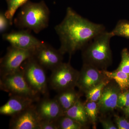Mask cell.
<instances>
[{"label":"cell","mask_w":129,"mask_h":129,"mask_svg":"<svg viewBox=\"0 0 129 129\" xmlns=\"http://www.w3.org/2000/svg\"><path fill=\"white\" fill-rule=\"evenodd\" d=\"M59 37V50L70 57L81 50L98 35L106 31L104 25L92 22L78 14L70 7L67 9L64 19L55 27Z\"/></svg>","instance_id":"cell-1"},{"label":"cell","mask_w":129,"mask_h":129,"mask_svg":"<svg viewBox=\"0 0 129 129\" xmlns=\"http://www.w3.org/2000/svg\"><path fill=\"white\" fill-rule=\"evenodd\" d=\"M113 36L111 31L106 30L91 40L81 50L83 63L90 64L100 70H107L112 62L110 43Z\"/></svg>","instance_id":"cell-2"},{"label":"cell","mask_w":129,"mask_h":129,"mask_svg":"<svg viewBox=\"0 0 129 129\" xmlns=\"http://www.w3.org/2000/svg\"><path fill=\"white\" fill-rule=\"evenodd\" d=\"M50 16V10L44 1H28L21 7L14 22L20 28L39 34L48 27Z\"/></svg>","instance_id":"cell-3"},{"label":"cell","mask_w":129,"mask_h":129,"mask_svg":"<svg viewBox=\"0 0 129 129\" xmlns=\"http://www.w3.org/2000/svg\"><path fill=\"white\" fill-rule=\"evenodd\" d=\"M28 84L39 95L48 96V80L45 69L34 58H28L21 67Z\"/></svg>","instance_id":"cell-4"},{"label":"cell","mask_w":129,"mask_h":129,"mask_svg":"<svg viewBox=\"0 0 129 129\" xmlns=\"http://www.w3.org/2000/svg\"><path fill=\"white\" fill-rule=\"evenodd\" d=\"M0 89L10 96L19 95L40 100V95L30 88L21 68L17 72L1 76Z\"/></svg>","instance_id":"cell-5"},{"label":"cell","mask_w":129,"mask_h":129,"mask_svg":"<svg viewBox=\"0 0 129 129\" xmlns=\"http://www.w3.org/2000/svg\"><path fill=\"white\" fill-rule=\"evenodd\" d=\"M51 72L49 84L51 88L56 92L76 87L79 72L73 68L70 62H63Z\"/></svg>","instance_id":"cell-6"},{"label":"cell","mask_w":129,"mask_h":129,"mask_svg":"<svg viewBox=\"0 0 129 129\" xmlns=\"http://www.w3.org/2000/svg\"><path fill=\"white\" fill-rule=\"evenodd\" d=\"M34 52L11 45L8 48L5 55L1 59V76L11 74L20 69L26 60L33 56Z\"/></svg>","instance_id":"cell-7"},{"label":"cell","mask_w":129,"mask_h":129,"mask_svg":"<svg viewBox=\"0 0 129 129\" xmlns=\"http://www.w3.org/2000/svg\"><path fill=\"white\" fill-rule=\"evenodd\" d=\"M63 56L59 50L43 41L35 51L33 57L45 69L52 71L62 63Z\"/></svg>","instance_id":"cell-8"},{"label":"cell","mask_w":129,"mask_h":129,"mask_svg":"<svg viewBox=\"0 0 129 129\" xmlns=\"http://www.w3.org/2000/svg\"><path fill=\"white\" fill-rule=\"evenodd\" d=\"M108 79L103 70L90 64L83 63L79 72L76 87L80 92L85 93Z\"/></svg>","instance_id":"cell-9"},{"label":"cell","mask_w":129,"mask_h":129,"mask_svg":"<svg viewBox=\"0 0 129 129\" xmlns=\"http://www.w3.org/2000/svg\"><path fill=\"white\" fill-rule=\"evenodd\" d=\"M30 31L27 29L12 31L3 34V38L12 46L35 51L43 41L32 35Z\"/></svg>","instance_id":"cell-10"},{"label":"cell","mask_w":129,"mask_h":129,"mask_svg":"<svg viewBox=\"0 0 129 129\" xmlns=\"http://www.w3.org/2000/svg\"><path fill=\"white\" fill-rule=\"evenodd\" d=\"M41 120L34 104L12 116L9 122V128L39 129Z\"/></svg>","instance_id":"cell-11"},{"label":"cell","mask_w":129,"mask_h":129,"mask_svg":"<svg viewBox=\"0 0 129 129\" xmlns=\"http://www.w3.org/2000/svg\"><path fill=\"white\" fill-rule=\"evenodd\" d=\"M38 114L42 120L56 121L64 115L63 112L55 98L50 99L48 96L40 99L36 104Z\"/></svg>","instance_id":"cell-12"},{"label":"cell","mask_w":129,"mask_h":129,"mask_svg":"<svg viewBox=\"0 0 129 129\" xmlns=\"http://www.w3.org/2000/svg\"><path fill=\"white\" fill-rule=\"evenodd\" d=\"M111 81L104 88L97 102L99 112L102 113L113 111L117 108L118 98L122 92L117 84L111 83Z\"/></svg>","instance_id":"cell-13"},{"label":"cell","mask_w":129,"mask_h":129,"mask_svg":"<svg viewBox=\"0 0 129 129\" xmlns=\"http://www.w3.org/2000/svg\"><path fill=\"white\" fill-rule=\"evenodd\" d=\"M10 96L7 102L0 107L1 115L11 117L23 111L39 100L21 96Z\"/></svg>","instance_id":"cell-14"},{"label":"cell","mask_w":129,"mask_h":129,"mask_svg":"<svg viewBox=\"0 0 129 129\" xmlns=\"http://www.w3.org/2000/svg\"><path fill=\"white\" fill-rule=\"evenodd\" d=\"M55 98L57 101L63 113L79 101L80 92L76 91L75 88L58 92Z\"/></svg>","instance_id":"cell-15"},{"label":"cell","mask_w":129,"mask_h":129,"mask_svg":"<svg viewBox=\"0 0 129 129\" xmlns=\"http://www.w3.org/2000/svg\"><path fill=\"white\" fill-rule=\"evenodd\" d=\"M64 115L72 118L85 126L89 120L85 109L84 103L81 101L80 99L66 111Z\"/></svg>","instance_id":"cell-16"},{"label":"cell","mask_w":129,"mask_h":129,"mask_svg":"<svg viewBox=\"0 0 129 129\" xmlns=\"http://www.w3.org/2000/svg\"><path fill=\"white\" fill-rule=\"evenodd\" d=\"M106 77L111 80H113L117 84L122 91L129 89V74L120 70H116L113 72L103 70Z\"/></svg>","instance_id":"cell-17"},{"label":"cell","mask_w":129,"mask_h":129,"mask_svg":"<svg viewBox=\"0 0 129 129\" xmlns=\"http://www.w3.org/2000/svg\"><path fill=\"white\" fill-rule=\"evenodd\" d=\"M111 81L109 79H107L86 92V101H98L101 96L104 88Z\"/></svg>","instance_id":"cell-18"},{"label":"cell","mask_w":129,"mask_h":129,"mask_svg":"<svg viewBox=\"0 0 129 129\" xmlns=\"http://www.w3.org/2000/svg\"><path fill=\"white\" fill-rule=\"evenodd\" d=\"M58 129H82L85 125L67 115H63L56 120Z\"/></svg>","instance_id":"cell-19"},{"label":"cell","mask_w":129,"mask_h":129,"mask_svg":"<svg viewBox=\"0 0 129 129\" xmlns=\"http://www.w3.org/2000/svg\"><path fill=\"white\" fill-rule=\"evenodd\" d=\"M7 4V9L5 15L9 19L11 25L13 24V18L15 13L19 8L27 2L28 0H6Z\"/></svg>","instance_id":"cell-20"},{"label":"cell","mask_w":129,"mask_h":129,"mask_svg":"<svg viewBox=\"0 0 129 129\" xmlns=\"http://www.w3.org/2000/svg\"><path fill=\"white\" fill-rule=\"evenodd\" d=\"M111 32L114 36H120L129 40V21L126 19L119 20Z\"/></svg>","instance_id":"cell-21"},{"label":"cell","mask_w":129,"mask_h":129,"mask_svg":"<svg viewBox=\"0 0 129 129\" xmlns=\"http://www.w3.org/2000/svg\"><path fill=\"white\" fill-rule=\"evenodd\" d=\"M84 107L89 120L94 126L95 125L99 112L97 102L86 101L84 103Z\"/></svg>","instance_id":"cell-22"},{"label":"cell","mask_w":129,"mask_h":129,"mask_svg":"<svg viewBox=\"0 0 129 129\" xmlns=\"http://www.w3.org/2000/svg\"><path fill=\"white\" fill-rule=\"evenodd\" d=\"M121 55V61L117 70L129 74V51L127 48L122 50Z\"/></svg>","instance_id":"cell-23"},{"label":"cell","mask_w":129,"mask_h":129,"mask_svg":"<svg viewBox=\"0 0 129 129\" xmlns=\"http://www.w3.org/2000/svg\"><path fill=\"white\" fill-rule=\"evenodd\" d=\"M129 107V89L122 91L119 95L117 108L121 109Z\"/></svg>","instance_id":"cell-24"},{"label":"cell","mask_w":129,"mask_h":129,"mask_svg":"<svg viewBox=\"0 0 129 129\" xmlns=\"http://www.w3.org/2000/svg\"><path fill=\"white\" fill-rule=\"evenodd\" d=\"M11 25L10 21L7 17L5 13L1 12L0 13V33L5 34L7 30L9 25Z\"/></svg>","instance_id":"cell-25"},{"label":"cell","mask_w":129,"mask_h":129,"mask_svg":"<svg viewBox=\"0 0 129 129\" xmlns=\"http://www.w3.org/2000/svg\"><path fill=\"white\" fill-rule=\"evenodd\" d=\"M114 119L118 129H129V121L126 118L115 115Z\"/></svg>","instance_id":"cell-26"},{"label":"cell","mask_w":129,"mask_h":129,"mask_svg":"<svg viewBox=\"0 0 129 129\" xmlns=\"http://www.w3.org/2000/svg\"><path fill=\"white\" fill-rule=\"evenodd\" d=\"M39 129H58L56 121L42 120L40 122Z\"/></svg>","instance_id":"cell-27"},{"label":"cell","mask_w":129,"mask_h":129,"mask_svg":"<svg viewBox=\"0 0 129 129\" xmlns=\"http://www.w3.org/2000/svg\"><path fill=\"white\" fill-rule=\"evenodd\" d=\"M100 122L103 129H118L117 126L110 119H102L100 120Z\"/></svg>","instance_id":"cell-28"},{"label":"cell","mask_w":129,"mask_h":129,"mask_svg":"<svg viewBox=\"0 0 129 129\" xmlns=\"http://www.w3.org/2000/svg\"><path fill=\"white\" fill-rule=\"evenodd\" d=\"M122 110L126 117L129 119V107L123 109Z\"/></svg>","instance_id":"cell-29"}]
</instances>
